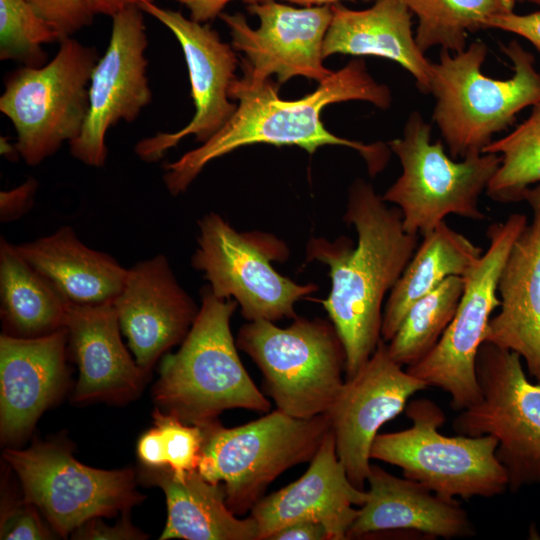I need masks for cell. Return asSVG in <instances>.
I'll list each match as a JSON object with an SVG mask.
<instances>
[{
	"label": "cell",
	"instance_id": "cell-1",
	"mask_svg": "<svg viewBox=\"0 0 540 540\" xmlns=\"http://www.w3.org/2000/svg\"><path fill=\"white\" fill-rule=\"evenodd\" d=\"M278 85L271 78L257 84L236 78L229 88V97L238 100L236 111L209 140L164 166L168 191L174 196L184 192L209 162L257 143L295 145L309 154L324 145L346 146L361 155L371 176L385 168L391 153L388 144L338 137L320 118L325 106L338 102L361 100L382 109L390 106L389 88L373 79L363 60H351L333 71L313 93L298 100L281 99Z\"/></svg>",
	"mask_w": 540,
	"mask_h": 540
},
{
	"label": "cell",
	"instance_id": "cell-2",
	"mask_svg": "<svg viewBox=\"0 0 540 540\" xmlns=\"http://www.w3.org/2000/svg\"><path fill=\"white\" fill-rule=\"evenodd\" d=\"M344 220L356 230L355 246L347 237L311 238L306 254L329 267L331 289L321 303L344 345L349 379L382 339L383 299L412 258L419 235L407 233L400 210L388 207L362 179L349 189Z\"/></svg>",
	"mask_w": 540,
	"mask_h": 540
},
{
	"label": "cell",
	"instance_id": "cell-3",
	"mask_svg": "<svg viewBox=\"0 0 540 540\" xmlns=\"http://www.w3.org/2000/svg\"><path fill=\"white\" fill-rule=\"evenodd\" d=\"M238 303L201 290L199 312L179 350L167 354L153 389L154 400L181 421L203 426L229 409L268 413L271 403L237 353L230 321Z\"/></svg>",
	"mask_w": 540,
	"mask_h": 540
},
{
	"label": "cell",
	"instance_id": "cell-4",
	"mask_svg": "<svg viewBox=\"0 0 540 540\" xmlns=\"http://www.w3.org/2000/svg\"><path fill=\"white\" fill-rule=\"evenodd\" d=\"M512 61L506 80L482 73L487 46L474 42L454 55L441 49L432 65L430 93L436 99L433 120L452 158H464L483 149L516 120V115L540 101V73L534 56L516 40L501 45Z\"/></svg>",
	"mask_w": 540,
	"mask_h": 540
},
{
	"label": "cell",
	"instance_id": "cell-5",
	"mask_svg": "<svg viewBox=\"0 0 540 540\" xmlns=\"http://www.w3.org/2000/svg\"><path fill=\"white\" fill-rule=\"evenodd\" d=\"M199 427L203 442L198 471L224 485L229 509L242 516L279 475L313 459L330 422L326 413L303 419L276 409L234 428L218 420Z\"/></svg>",
	"mask_w": 540,
	"mask_h": 540
},
{
	"label": "cell",
	"instance_id": "cell-6",
	"mask_svg": "<svg viewBox=\"0 0 540 540\" xmlns=\"http://www.w3.org/2000/svg\"><path fill=\"white\" fill-rule=\"evenodd\" d=\"M236 345L262 372L276 409L292 417L325 414L344 384L346 352L331 320L296 317L285 328L249 321Z\"/></svg>",
	"mask_w": 540,
	"mask_h": 540
},
{
	"label": "cell",
	"instance_id": "cell-7",
	"mask_svg": "<svg viewBox=\"0 0 540 540\" xmlns=\"http://www.w3.org/2000/svg\"><path fill=\"white\" fill-rule=\"evenodd\" d=\"M405 412L412 425L378 434L371 459L401 468L405 478L446 498H492L506 491L508 475L496 456L493 436L443 435L439 428L445 414L428 398L409 401Z\"/></svg>",
	"mask_w": 540,
	"mask_h": 540
},
{
	"label": "cell",
	"instance_id": "cell-8",
	"mask_svg": "<svg viewBox=\"0 0 540 540\" xmlns=\"http://www.w3.org/2000/svg\"><path fill=\"white\" fill-rule=\"evenodd\" d=\"M388 146L402 173L382 199L400 210L407 233L424 236L449 215L485 218L479 198L500 165L498 154L471 153L453 160L441 140L431 142V126L416 111L408 117L403 136Z\"/></svg>",
	"mask_w": 540,
	"mask_h": 540
},
{
	"label": "cell",
	"instance_id": "cell-9",
	"mask_svg": "<svg viewBox=\"0 0 540 540\" xmlns=\"http://www.w3.org/2000/svg\"><path fill=\"white\" fill-rule=\"evenodd\" d=\"M52 60L5 78L0 111L12 122L20 158L37 166L81 132L89 106L95 48L67 37Z\"/></svg>",
	"mask_w": 540,
	"mask_h": 540
},
{
	"label": "cell",
	"instance_id": "cell-10",
	"mask_svg": "<svg viewBox=\"0 0 540 540\" xmlns=\"http://www.w3.org/2000/svg\"><path fill=\"white\" fill-rule=\"evenodd\" d=\"M522 213L489 226V246L464 278L455 315L434 348L407 371L451 397V407L462 411L481 400L476 357L486 340L493 311L500 306L498 281L509 252L527 225Z\"/></svg>",
	"mask_w": 540,
	"mask_h": 540
},
{
	"label": "cell",
	"instance_id": "cell-11",
	"mask_svg": "<svg viewBox=\"0 0 540 540\" xmlns=\"http://www.w3.org/2000/svg\"><path fill=\"white\" fill-rule=\"evenodd\" d=\"M481 400L453 420L457 434L491 435L496 456L516 492L540 484V383H531L521 357L485 341L476 357Z\"/></svg>",
	"mask_w": 540,
	"mask_h": 540
},
{
	"label": "cell",
	"instance_id": "cell-12",
	"mask_svg": "<svg viewBox=\"0 0 540 540\" xmlns=\"http://www.w3.org/2000/svg\"><path fill=\"white\" fill-rule=\"evenodd\" d=\"M198 227L192 266L215 296L234 299L248 321L295 319L296 302L318 290L316 284H297L273 268L271 261L287 254L276 238L240 233L214 212L205 214Z\"/></svg>",
	"mask_w": 540,
	"mask_h": 540
},
{
	"label": "cell",
	"instance_id": "cell-13",
	"mask_svg": "<svg viewBox=\"0 0 540 540\" xmlns=\"http://www.w3.org/2000/svg\"><path fill=\"white\" fill-rule=\"evenodd\" d=\"M3 458L20 480L24 501L39 509L62 537L90 519L128 512L143 498L135 489L133 471L86 466L58 442L7 449Z\"/></svg>",
	"mask_w": 540,
	"mask_h": 540
},
{
	"label": "cell",
	"instance_id": "cell-14",
	"mask_svg": "<svg viewBox=\"0 0 540 540\" xmlns=\"http://www.w3.org/2000/svg\"><path fill=\"white\" fill-rule=\"evenodd\" d=\"M147 46L139 6H129L112 16L109 44L91 74L86 119L80 134L69 143L71 155L83 164L104 166L108 130L120 120L134 121L151 102Z\"/></svg>",
	"mask_w": 540,
	"mask_h": 540
},
{
	"label": "cell",
	"instance_id": "cell-15",
	"mask_svg": "<svg viewBox=\"0 0 540 540\" xmlns=\"http://www.w3.org/2000/svg\"><path fill=\"white\" fill-rule=\"evenodd\" d=\"M259 19L252 29L241 13L222 12L235 51L244 53L243 79L261 83L277 76L280 85L292 77L303 76L318 83L333 71L323 65V42L332 19L331 5L295 8L275 0L248 5Z\"/></svg>",
	"mask_w": 540,
	"mask_h": 540
},
{
	"label": "cell",
	"instance_id": "cell-16",
	"mask_svg": "<svg viewBox=\"0 0 540 540\" xmlns=\"http://www.w3.org/2000/svg\"><path fill=\"white\" fill-rule=\"evenodd\" d=\"M139 8L166 26L178 40L195 105L194 116L182 129L157 133L136 144L135 152L140 159L155 162L184 137L193 135L204 143L228 122L237 109V105L229 100V88L236 79L238 61L233 47L223 42L209 25L153 2H144Z\"/></svg>",
	"mask_w": 540,
	"mask_h": 540
},
{
	"label": "cell",
	"instance_id": "cell-17",
	"mask_svg": "<svg viewBox=\"0 0 540 540\" xmlns=\"http://www.w3.org/2000/svg\"><path fill=\"white\" fill-rule=\"evenodd\" d=\"M402 367L381 339L365 365L345 379L326 412L338 458L359 489H365L371 447L379 429L405 409L410 397L428 387Z\"/></svg>",
	"mask_w": 540,
	"mask_h": 540
},
{
	"label": "cell",
	"instance_id": "cell-18",
	"mask_svg": "<svg viewBox=\"0 0 540 540\" xmlns=\"http://www.w3.org/2000/svg\"><path fill=\"white\" fill-rule=\"evenodd\" d=\"M113 305L121 332L145 372L164 352L182 343L200 309L162 254L128 269Z\"/></svg>",
	"mask_w": 540,
	"mask_h": 540
},
{
	"label": "cell",
	"instance_id": "cell-19",
	"mask_svg": "<svg viewBox=\"0 0 540 540\" xmlns=\"http://www.w3.org/2000/svg\"><path fill=\"white\" fill-rule=\"evenodd\" d=\"M366 490L350 481L340 462L331 429L306 472L282 489L263 496L251 509L259 540H269L278 530L299 521L321 523L330 540L348 539V531L363 505Z\"/></svg>",
	"mask_w": 540,
	"mask_h": 540
},
{
	"label": "cell",
	"instance_id": "cell-20",
	"mask_svg": "<svg viewBox=\"0 0 540 540\" xmlns=\"http://www.w3.org/2000/svg\"><path fill=\"white\" fill-rule=\"evenodd\" d=\"M67 332L20 338L0 337V428L3 441L26 436L37 419L63 392Z\"/></svg>",
	"mask_w": 540,
	"mask_h": 540
},
{
	"label": "cell",
	"instance_id": "cell-21",
	"mask_svg": "<svg viewBox=\"0 0 540 540\" xmlns=\"http://www.w3.org/2000/svg\"><path fill=\"white\" fill-rule=\"evenodd\" d=\"M522 200L532 221L515 240L498 281L499 312L491 317L486 340L516 352L540 383V184Z\"/></svg>",
	"mask_w": 540,
	"mask_h": 540
},
{
	"label": "cell",
	"instance_id": "cell-22",
	"mask_svg": "<svg viewBox=\"0 0 540 540\" xmlns=\"http://www.w3.org/2000/svg\"><path fill=\"white\" fill-rule=\"evenodd\" d=\"M366 500L348 531V538L400 531L429 538H469L476 527L456 498L436 494L423 484L399 478L378 465L367 477Z\"/></svg>",
	"mask_w": 540,
	"mask_h": 540
},
{
	"label": "cell",
	"instance_id": "cell-23",
	"mask_svg": "<svg viewBox=\"0 0 540 540\" xmlns=\"http://www.w3.org/2000/svg\"><path fill=\"white\" fill-rule=\"evenodd\" d=\"M67 350L79 369L74 400L125 401L135 397L147 372L126 350L113 302L68 305Z\"/></svg>",
	"mask_w": 540,
	"mask_h": 540
},
{
	"label": "cell",
	"instance_id": "cell-24",
	"mask_svg": "<svg viewBox=\"0 0 540 540\" xmlns=\"http://www.w3.org/2000/svg\"><path fill=\"white\" fill-rule=\"evenodd\" d=\"M323 42L324 59L333 54L377 56L400 64L422 93H430L432 65L416 43L412 13L404 0H375L364 10L335 3Z\"/></svg>",
	"mask_w": 540,
	"mask_h": 540
},
{
	"label": "cell",
	"instance_id": "cell-25",
	"mask_svg": "<svg viewBox=\"0 0 540 540\" xmlns=\"http://www.w3.org/2000/svg\"><path fill=\"white\" fill-rule=\"evenodd\" d=\"M15 248L71 304L113 302L128 272L110 255L82 243L70 226Z\"/></svg>",
	"mask_w": 540,
	"mask_h": 540
},
{
	"label": "cell",
	"instance_id": "cell-26",
	"mask_svg": "<svg viewBox=\"0 0 540 540\" xmlns=\"http://www.w3.org/2000/svg\"><path fill=\"white\" fill-rule=\"evenodd\" d=\"M141 472L143 481L165 494L167 521L160 540H259L255 520L250 515L240 519L229 509L223 484L208 481L198 470L183 476L166 467Z\"/></svg>",
	"mask_w": 540,
	"mask_h": 540
},
{
	"label": "cell",
	"instance_id": "cell-27",
	"mask_svg": "<svg viewBox=\"0 0 540 540\" xmlns=\"http://www.w3.org/2000/svg\"><path fill=\"white\" fill-rule=\"evenodd\" d=\"M483 254L466 236L445 221L423 236L400 278L390 291L381 327L389 342L409 308L450 276L464 277Z\"/></svg>",
	"mask_w": 540,
	"mask_h": 540
},
{
	"label": "cell",
	"instance_id": "cell-28",
	"mask_svg": "<svg viewBox=\"0 0 540 540\" xmlns=\"http://www.w3.org/2000/svg\"><path fill=\"white\" fill-rule=\"evenodd\" d=\"M69 303L3 237L0 240V306L4 334L35 338L65 328Z\"/></svg>",
	"mask_w": 540,
	"mask_h": 540
},
{
	"label": "cell",
	"instance_id": "cell-29",
	"mask_svg": "<svg viewBox=\"0 0 540 540\" xmlns=\"http://www.w3.org/2000/svg\"><path fill=\"white\" fill-rule=\"evenodd\" d=\"M418 19L415 40L423 53L435 46L455 53L467 35L485 29L488 19L514 11L517 0H404Z\"/></svg>",
	"mask_w": 540,
	"mask_h": 540
},
{
	"label": "cell",
	"instance_id": "cell-30",
	"mask_svg": "<svg viewBox=\"0 0 540 540\" xmlns=\"http://www.w3.org/2000/svg\"><path fill=\"white\" fill-rule=\"evenodd\" d=\"M463 289L464 278L450 276L409 308L387 344L394 361L409 367L434 348L455 315Z\"/></svg>",
	"mask_w": 540,
	"mask_h": 540
},
{
	"label": "cell",
	"instance_id": "cell-31",
	"mask_svg": "<svg viewBox=\"0 0 540 540\" xmlns=\"http://www.w3.org/2000/svg\"><path fill=\"white\" fill-rule=\"evenodd\" d=\"M498 154L500 165L486 193L494 201H522L526 189L540 184V101L530 116L503 138L493 140L482 151Z\"/></svg>",
	"mask_w": 540,
	"mask_h": 540
},
{
	"label": "cell",
	"instance_id": "cell-32",
	"mask_svg": "<svg viewBox=\"0 0 540 540\" xmlns=\"http://www.w3.org/2000/svg\"><path fill=\"white\" fill-rule=\"evenodd\" d=\"M154 426L137 444V454L145 467L170 469L176 476L198 470L203 435L201 428L156 408Z\"/></svg>",
	"mask_w": 540,
	"mask_h": 540
},
{
	"label": "cell",
	"instance_id": "cell-33",
	"mask_svg": "<svg viewBox=\"0 0 540 540\" xmlns=\"http://www.w3.org/2000/svg\"><path fill=\"white\" fill-rule=\"evenodd\" d=\"M61 37L27 0H0V59L26 67L46 64L44 44L60 42Z\"/></svg>",
	"mask_w": 540,
	"mask_h": 540
},
{
	"label": "cell",
	"instance_id": "cell-34",
	"mask_svg": "<svg viewBox=\"0 0 540 540\" xmlns=\"http://www.w3.org/2000/svg\"><path fill=\"white\" fill-rule=\"evenodd\" d=\"M60 34L61 40L93 22L87 0H27Z\"/></svg>",
	"mask_w": 540,
	"mask_h": 540
},
{
	"label": "cell",
	"instance_id": "cell-35",
	"mask_svg": "<svg viewBox=\"0 0 540 540\" xmlns=\"http://www.w3.org/2000/svg\"><path fill=\"white\" fill-rule=\"evenodd\" d=\"M33 505H24L7 510L1 519L0 538L6 540L50 539L51 533L44 527Z\"/></svg>",
	"mask_w": 540,
	"mask_h": 540
},
{
	"label": "cell",
	"instance_id": "cell-36",
	"mask_svg": "<svg viewBox=\"0 0 540 540\" xmlns=\"http://www.w3.org/2000/svg\"><path fill=\"white\" fill-rule=\"evenodd\" d=\"M496 28L517 34L528 40L540 54V11L516 14L514 11L494 16L485 23V29Z\"/></svg>",
	"mask_w": 540,
	"mask_h": 540
},
{
	"label": "cell",
	"instance_id": "cell-37",
	"mask_svg": "<svg viewBox=\"0 0 540 540\" xmlns=\"http://www.w3.org/2000/svg\"><path fill=\"white\" fill-rule=\"evenodd\" d=\"M73 539H108V540H127V539H144L141 531L133 527L127 518H124L114 526H107L99 520L93 518L82 524L72 533Z\"/></svg>",
	"mask_w": 540,
	"mask_h": 540
},
{
	"label": "cell",
	"instance_id": "cell-38",
	"mask_svg": "<svg viewBox=\"0 0 540 540\" xmlns=\"http://www.w3.org/2000/svg\"><path fill=\"white\" fill-rule=\"evenodd\" d=\"M37 181L29 178L20 186L0 192V220L9 222L25 214L33 204Z\"/></svg>",
	"mask_w": 540,
	"mask_h": 540
},
{
	"label": "cell",
	"instance_id": "cell-39",
	"mask_svg": "<svg viewBox=\"0 0 540 540\" xmlns=\"http://www.w3.org/2000/svg\"><path fill=\"white\" fill-rule=\"evenodd\" d=\"M269 540H330V537L321 523L299 521L278 530Z\"/></svg>",
	"mask_w": 540,
	"mask_h": 540
},
{
	"label": "cell",
	"instance_id": "cell-40",
	"mask_svg": "<svg viewBox=\"0 0 540 540\" xmlns=\"http://www.w3.org/2000/svg\"><path fill=\"white\" fill-rule=\"evenodd\" d=\"M186 6L190 18L198 23H205L219 17L225 6L233 0H172ZM248 5L262 0H241Z\"/></svg>",
	"mask_w": 540,
	"mask_h": 540
},
{
	"label": "cell",
	"instance_id": "cell-41",
	"mask_svg": "<svg viewBox=\"0 0 540 540\" xmlns=\"http://www.w3.org/2000/svg\"><path fill=\"white\" fill-rule=\"evenodd\" d=\"M87 2L94 15L102 14L112 17L129 6H139L153 0H87Z\"/></svg>",
	"mask_w": 540,
	"mask_h": 540
},
{
	"label": "cell",
	"instance_id": "cell-42",
	"mask_svg": "<svg viewBox=\"0 0 540 540\" xmlns=\"http://www.w3.org/2000/svg\"><path fill=\"white\" fill-rule=\"evenodd\" d=\"M1 154L10 161H16L20 154L16 145H12L6 138L1 137Z\"/></svg>",
	"mask_w": 540,
	"mask_h": 540
},
{
	"label": "cell",
	"instance_id": "cell-43",
	"mask_svg": "<svg viewBox=\"0 0 540 540\" xmlns=\"http://www.w3.org/2000/svg\"><path fill=\"white\" fill-rule=\"evenodd\" d=\"M291 3L302 4L304 6H323L339 3L342 0H284ZM371 1V0H364ZM375 1V0H374Z\"/></svg>",
	"mask_w": 540,
	"mask_h": 540
},
{
	"label": "cell",
	"instance_id": "cell-44",
	"mask_svg": "<svg viewBox=\"0 0 540 540\" xmlns=\"http://www.w3.org/2000/svg\"><path fill=\"white\" fill-rule=\"evenodd\" d=\"M517 2H521V3H531V4H535V5H539V6H540V0H517Z\"/></svg>",
	"mask_w": 540,
	"mask_h": 540
}]
</instances>
